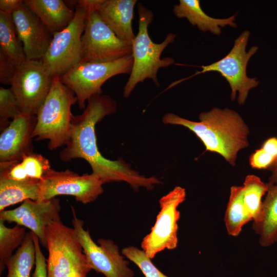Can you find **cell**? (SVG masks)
Here are the masks:
<instances>
[{"mask_svg": "<svg viewBox=\"0 0 277 277\" xmlns=\"http://www.w3.org/2000/svg\"><path fill=\"white\" fill-rule=\"evenodd\" d=\"M115 102L109 96L98 94L88 100L80 115L72 117L70 140L60 152L64 162L83 159L90 165L92 172L103 183L124 181L134 189H148L161 183L155 177H146L133 170L123 160L111 161L104 157L97 145L95 126L107 115L116 112Z\"/></svg>", "mask_w": 277, "mask_h": 277, "instance_id": "6da1fadb", "label": "cell"}, {"mask_svg": "<svg viewBox=\"0 0 277 277\" xmlns=\"http://www.w3.org/2000/svg\"><path fill=\"white\" fill-rule=\"evenodd\" d=\"M199 120L194 122L169 113L162 121L188 128L202 141L206 151L217 153L234 166L239 151L248 145L249 129L241 116L231 109L213 108L200 113Z\"/></svg>", "mask_w": 277, "mask_h": 277, "instance_id": "7a4b0ae2", "label": "cell"}, {"mask_svg": "<svg viewBox=\"0 0 277 277\" xmlns=\"http://www.w3.org/2000/svg\"><path fill=\"white\" fill-rule=\"evenodd\" d=\"M76 102L74 93L61 81L59 76H54L49 92L36 115L33 138L49 140L50 150L66 146L70 140L73 116L71 107Z\"/></svg>", "mask_w": 277, "mask_h": 277, "instance_id": "3957f363", "label": "cell"}, {"mask_svg": "<svg viewBox=\"0 0 277 277\" xmlns=\"http://www.w3.org/2000/svg\"><path fill=\"white\" fill-rule=\"evenodd\" d=\"M138 31L132 44L133 63L129 77L124 89V96L128 97L136 85L146 78L151 79L159 86L157 73L161 68L168 67L174 64L170 57L161 58L164 50L174 42L176 34L169 33L164 41L154 43L149 37L148 26L152 22L153 14L141 4L138 5Z\"/></svg>", "mask_w": 277, "mask_h": 277, "instance_id": "277c9868", "label": "cell"}, {"mask_svg": "<svg viewBox=\"0 0 277 277\" xmlns=\"http://www.w3.org/2000/svg\"><path fill=\"white\" fill-rule=\"evenodd\" d=\"M45 234L48 277H87L91 268L74 229L56 221L47 226Z\"/></svg>", "mask_w": 277, "mask_h": 277, "instance_id": "5b68a950", "label": "cell"}, {"mask_svg": "<svg viewBox=\"0 0 277 277\" xmlns=\"http://www.w3.org/2000/svg\"><path fill=\"white\" fill-rule=\"evenodd\" d=\"M133 63L132 54L118 60L102 63H79L59 76L61 81L75 94L80 109L92 96L101 94L102 87L110 78L130 74Z\"/></svg>", "mask_w": 277, "mask_h": 277, "instance_id": "8992f818", "label": "cell"}, {"mask_svg": "<svg viewBox=\"0 0 277 277\" xmlns=\"http://www.w3.org/2000/svg\"><path fill=\"white\" fill-rule=\"evenodd\" d=\"M249 36V31H244L235 39L232 48L225 57L210 65L202 66V70L197 71L182 81L208 72H217L229 83L231 89V100L233 101L235 98L238 92V103L239 105H243L249 90L257 87L259 84V82L255 78L249 77L246 73L248 62L258 50L257 46H252L246 51V48ZM182 81L174 82L172 85H175Z\"/></svg>", "mask_w": 277, "mask_h": 277, "instance_id": "52a82bcc", "label": "cell"}, {"mask_svg": "<svg viewBox=\"0 0 277 277\" xmlns=\"http://www.w3.org/2000/svg\"><path fill=\"white\" fill-rule=\"evenodd\" d=\"M132 44L120 39L96 9H89L82 36L80 63L113 61L132 54Z\"/></svg>", "mask_w": 277, "mask_h": 277, "instance_id": "ba28073f", "label": "cell"}, {"mask_svg": "<svg viewBox=\"0 0 277 277\" xmlns=\"http://www.w3.org/2000/svg\"><path fill=\"white\" fill-rule=\"evenodd\" d=\"M89 8L77 4L72 21L63 30L53 35L42 61L53 77L60 76L81 58V39Z\"/></svg>", "mask_w": 277, "mask_h": 277, "instance_id": "9c48e42d", "label": "cell"}, {"mask_svg": "<svg viewBox=\"0 0 277 277\" xmlns=\"http://www.w3.org/2000/svg\"><path fill=\"white\" fill-rule=\"evenodd\" d=\"M53 77L42 60H27L17 68L10 88L22 113L36 115L49 92Z\"/></svg>", "mask_w": 277, "mask_h": 277, "instance_id": "30bf717a", "label": "cell"}, {"mask_svg": "<svg viewBox=\"0 0 277 277\" xmlns=\"http://www.w3.org/2000/svg\"><path fill=\"white\" fill-rule=\"evenodd\" d=\"M186 198L185 189L180 186L174 189L159 200L161 210L150 232L142 240L141 247L150 259L167 249L173 250L177 245V222L180 217L178 206Z\"/></svg>", "mask_w": 277, "mask_h": 277, "instance_id": "8fae6325", "label": "cell"}, {"mask_svg": "<svg viewBox=\"0 0 277 277\" xmlns=\"http://www.w3.org/2000/svg\"><path fill=\"white\" fill-rule=\"evenodd\" d=\"M72 224L91 269L106 277H132L133 272L128 262L120 254L118 246L109 239H100L96 244L92 239L84 222L79 219L72 206Z\"/></svg>", "mask_w": 277, "mask_h": 277, "instance_id": "7c38bea8", "label": "cell"}, {"mask_svg": "<svg viewBox=\"0 0 277 277\" xmlns=\"http://www.w3.org/2000/svg\"><path fill=\"white\" fill-rule=\"evenodd\" d=\"M103 184L92 173L80 175L68 169L59 171L51 168L41 180L39 201L67 195L87 204L103 193Z\"/></svg>", "mask_w": 277, "mask_h": 277, "instance_id": "4fadbf2b", "label": "cell"}, {"mask_svg": "<svg viewBox=\"0 0 277 277\" xmlns=\"http://www.w3.org/2000/svg\"><path fill=\"white\" fill-rule=\"evenodd\" d=\"M60 200L55 197L42 201L26 200L18 207L0 211V220L27 228L47 248L45 231L51 223L60 221Z\"/></svg>", "mask_w": 277, "mask_h": 277, "instance_id": "5bb4252c", "label": "cell"}, {"mask_svg": "<svg viewBox=\"0 0 277 277\" xmlns=\"http://www.w3.org/2000/svg\"><path fill=\"white\" fill-rule=\"evenodd\" d=\"M12 16L26 59L42 60L49 47L52 35L24 2L12 13Z\"/></svg>", "mask_w": 277, "mask_h": 277, "instance_id": "9a60e30c", "label": "cell"}, {"mask_svg": "<svg viewBox=\"0 0 277 277\" xmlns=\"http://www.w3.org/2000/svg\"><path fill=\"white\" fill-rule=\"evenodd\" d=\"M36 123V116L22 113L1 131L0 162L21 161L33 153L32 133Z\"/></svg>", "mask_w": 277, "mask_h": 277, "instance_id": "2e32d148", "label": "cell"}, {"mask_svg": "<svg viewBox=\"0 0 277 277\" xmlns=\"http://www.w3.org/2000/svg\"><path fill=\"white\" fill-rule=\"evenodd\" d=\"M137 0H101L96 10L121 39L132 44L135 35L132 26Z\"/></svg>", "mask_w": 277, "mask_h": 277, "instance_id": "e0dca14e", "label": "cell"}, {"mask_svg": "<svg viewBox=\"0 0 277 277\" xmlns=\"http://www.w3.org/2000/svg\"><path fill=\"white\" fill-rule=\"evenodd\" d=\"M24 2L52 36L65 29L75 15V11L62 0H25Z\"/></svg>", "mask_w": 277, "mask_h": 277, "instance_id": "ac0fdd59", "label": "cell"}, {"mask_svg": "<svg viewBox=\"0 0 277 277\" xmlns=\"http://www.w3.org/2000/svg\"><path fill=\"white\" fill-rule=\"evenodd\" d=\"M173 12L178 18H187L191 25L196 26L200 30L210 31L216 35H220L222 33L220 27L228 25L236 27L234 23L235 15L226 18L210 17L202 10L199 0H180L179 4L174 6Z\"/></svg>", "mask_w": 277, "mask_h": 277, "instance_id": "d6986e66", "label": "cell"}, {"mask_svg": "<svg viewBox=\"0 0 277 277\" xmlns=\"http://www.w3.org/2000/svg\"><path fill=\"white\" fill-rule=\"evenodd\" d=\"M267 184L260 215L252 226L260 236L259 242L263 247H268L277 242V183Z\"/></svg>", "mask_w": 277, "mask_h": 277, "instance_id": "ffe728a7", "label": "cell"}, {"mask_svg": "<svg viewBox=\"0 0 277 277\" xmlns=\"http://www.w3.org/2000/svg\"><path fill=\"white\" fill-rule=\"evenodd\" d=\"M0 54L17 68L26 60L12 14L0 11Z\"/></svg>", "mask_w": 277, "mask_h": 277, "instance_id": "44dd1931", "label": "cell"}, {"mask_svg": "<svg viewBox=\"0 0 277 277\" xmlns=\"http://www.w3.org/2000/svg\"><path fill=\"white\" fill-rule=\"evenodd\" d=\"M41 182H17L0 177V211L26 200L39 201Z\"/></svg>", "mask_w": 277, "mask_h": 277, "instance_id": "7402d4cb", "label": "cell"}, {"mask_svg": "<svg viewBox=\"0 0 277 277\" xmlns=\"http://www.w3.org/2000/svg\"><path fill=\"white\" fill-rule=\"evenodd\" d=\"M243 186H233L225 214V224L228 233L238 236L243 227L253 219L245 207L243 199Z\"/></svg>", "mask_w": 277, "mask_h": 277, "instance_id": "603a6c76", "label": "cell"}, {"mask_svg": "<svg viewBox=\"0 0 277 277\" xmlns=\"http://www.w3.org/2000/svg\"><path fill=\"white\" fill-rule=\"evenodd\" d=\"M35 262V247L32 232L26 234L23 243L5 262L8 269L6 277H30Z\"/></svg>", "mask_w": 277, "mask_h": 277, "instance_id": "cb8c5ba5", "label": "cell"}, {"mask_svg": "<svg viewBox=\"0 0 277 277\" xmlns=\"http://www.w3.org/2000/svg\"><path fill=\"white\" fill-rule=\"evenodd\" d=\"M244 204L253 222L259 217L263 205L262 197L267 193L268 184L254 174L246 176L243 185Z\"/></svg>", "mask_w": 277, "mask_h": 277, "instance_id": "d4e9b609", "label": "cell"}, {"mask_svg": "<svg viewBox=\"0 0 277 277\" xmlns=\"http://www.w3.org/2000/svg\"><path fill=\"white\" fill-rule=\"evenodd\" d=\"M27 233L25 227L16 224L9 228L0 220V275L5 268V262L12 256L13 251L23 243Z\"/></svg>", "mask_w": 277, "mask_h": 277, "instance_id": "484cf974", "label": "cell"}, {"mask_svg": "<svg viewBox=\"0 0 277 277\" xmlns=\"http://www.w3.org/2000/svg\"><path fill=\"white\" fill-rule=\"evenodd\" d=\"M22 113L18 102L11 90L0 87V130L2 131L12 120Z\"/></svg>", "mask_w": 277, "mask_h": 277, "instance_id": "4316f807", "label": "cell"}, {"mask_svg": "<svg viewBox=\"0 0 277 277\" xmlns=\"http://www.w3.org/2000/svg\"><path fill=\"white\" fill-rule=\"evenodd\" d=\"M122 252L138 266L145 277H168L156 267L143 250L129 246L124 248Z\"/></svg>", "mask_w": 277, "mask_h": 277, "instance_id": "83f0119b", "label": "cell"}, {"mask_svg": "<svg viewBox=\"0 0 277 277\" xmlns=\"http://www.w3.org/2000/svg\"><path fill=\"white\" fill-rule=\"evenodd\" d=\"M21 162L27 175L32 180H42L51 169L49 160L41 154L26 155Z\"/></svg>", "mask_w": 277, "mask_h": 277, "instance_id": "f1b7e54d", "label": "cell"}, {"mask_svg": "<svg viewBox=\"0 0 277 277\" xmlns=\"http://www.w3.org/2000/svg\"><path fill=\"white\" fill-rule=\"evenodd\" d=\"M276 163L277 159L262 147L255 150L249 158L250 165L254 169H271Z\"/></svg>", "mask_w": 277, "mask_h": 277, "instance_id": "f546056e", "label": "cell"}, {"mask_svg": "<svg viewBox=\"0 0 277 277\" xmlns=\"http://www.w3.org/2000/svg\"><path fill=\"white\" fill-rule=\"evenodd\" d=\"M32 234L35 253V269L32 277H48L47 260L41 250L39 240L34 233L32 232Z\"/></svg>", "mask_w": 277, "mask_h": 277, "instance_id": "4dcf8cb0", "label": "cell"}, {"mask_svg": "<svg viewBox=\"0 0 277 277\" xmlns=\"http://www.w3.org/2000/svg\"><path fill=\"white\" fill-rule=\"evenodd\" d=\"M17 67L6 57L0 54V83L10 85Z\"/></svg>", "mask_w": 277, "mask_h": 277, "instance_id": "1f68e13d", "label": "cell"}, {"mask_svg": "<svg viewBox=\"0 0 277 277\" xmlns=\"http://www.w3.org/2000/svg\"><path fill=\"white\" fill-rule=\"evenodd\" d=\"M23 3L22 0H1L0 11L12 14Z\"/></svg>", "mask_w": 277, "mask_h": 277, "instance_id": "d6a6232c", "label": "cell"}, {"mask_svg": "<svg viewBox=\"0 0 277 277\" xmlns=\"http://www.w3.org/2000/svg\"><path fill=\"white\" fill-rule=\"evenodd\" d=\"M262 148L277 159V138H268L263 143Z\"/></svg>", "mask_w": 277, "mask_h": 277, "instance_id": "836d02e7", "label": "cell"}, {"mask_svg": "<svg viewBox=\"0 0 277 277\" xmlns=\"http://www.w3.org/2000/svg\"><path fill=\"white\" fill-rule=\"evenodd\" d=\"M272 174L269 179L268 184H273L277 183V163L271 168Z\"/></svg>", "mask_w": 277, "mask_h": 277, "instance_id": "e575fe53", "label": "cell"}]
</instances>
